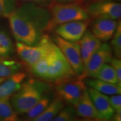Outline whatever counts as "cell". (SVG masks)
Masks as SVG:
<instances>
[{"label": "cell", "instance_id": "11", "mask_svg": "<svg viewBox=\"0 0 121 121\" xmlns=\"http://www.w3.org/2000/svg\"><path fill=\"white\" fill-rule=\"evenodd\" d=\"M74 107L78 117L91 120H104L95 107L87 89L85 91L82 97Z\"/></svg>", "mask_w": 121, "mask_h": 121}, {"label": "cell", "instance_id": "7", "mask_svg": "<svg viewBox=\"0 0 121 121\" xmlns=\"http://www.w3.org/2000/svg\"><path fill=\"white\" fill-rule=\"evenodd\" d=\"M55 93L65 102L72 105L78 103L87 89L86 84L79 78L54 85Z\"/></svg>", "mask_w": 121, "mask_h": 121}, {"label": "cell", "instance_id": "3", "mask_svg": "<svg viewBox=\"0 0 121 121\" xmlns=\"http://www.w3.org/2000/svg\"><path fill=\"white\" fill-rule=\"evenodd\" d=\"M48 10L51 18L45 32H51L58 25L66 22L90 19L86 9L77 3H51Z\"/></svg>", "mask_w": 121, "mask_h": 121}, {"label": "cell", "instance_id": "14", "mask_svg": "<svg viewBox=\"0 0 121 121\" xmlns=\"http://www.w3.org/2000/svg\"><path fill=\"white\" fill-rule=\"evenodd\" d=\"M87 89L95 107L104 120H110L114 110L110 105L108 96L91 87Z\"/></svg>", "mask_w": 121, "mask_h": 121}, {"label": "cell", "instance_id": "28", "mask_svg": "<svg viewBox=\"0 0 121 121\" xmlns=\"http://www.w3.org/2000/svg\"><path fill=\"white\" fill-rule=\"evenodd\" d=\"M109 100L110 105L114 111L121 110V94H116L112 95L109 97Z\"/></svg>", "mask_w": 121, "mask_h": 121}, {"label": "cell", "instance_id": "31", "mask_svg": "<svg viewBox=\"0 0 121 121\" xmlns=\"http://www.w3.org/2000/svg\"><path fill=\"white\" fill-rule=\"evenodd\" d=\"M55 2L58 3H69V2H74L78 0H54Z\"/></svg>", "mask_w": 121, "mask_h": 121}, {"label": "cell", "instance_id": "25", "mask_svg": "<svg viewBox=\"0 0 121 121\" xmlns=\"http://www.w3.org/2000/svg\"><path fill=\"white\" fill-rule=\"evenodd\" d=\"M76 112L73 105L64 107L58 114L52 119L53 121H71L77 119Z\"/></svg>", "mask_w": 121, "mask_h": 121}, {"label": "cell", "instance_id": "13", "mask_svg": "<svg viewBox=\"0 0 121 121\" xmlns=\"http://www.w3.org/2000/svg\"><path fill=\"white\" fill-rule=\"evenodd\" d=\"M116 20L104 19L95 20L91 28V33L101 42H107L111 39L116 30Z\"/></svg>", "mask_w": 121, "mask_h": 121}, {"label": "cell", "instance_id": "19", "mask_svg": "<svg viewBox=\"0 0 121 121\" xmlns=\"http://www.w3.org/2000/svg\"><path fill=\"white\" fill-rule=\"evenodd\" d=\"M54 98V93L52 90L50 91L44 95L31 108L25 113L26 119L28 121H33L37 116L41 114L49 105Z\"/></svg>", "mask_w": 121, "mask_h": 121}, {"label": "cell", "instance_id": "26", "mask_svg": "<svg viewBox=\"0 0 121 121\" xmlns=\"http://www.w3.org/2000/svg\"><path fill=\"white\" fill-rule=\"evenodd\" d=\"M16 8V0H0V19L8 17Z\"/></svg>", "mask_w": 121, "mask_h": 121}, {"label": "cell", "instance_id": "24", "mask_svg": "<svg viewBox=\"0 0 121 121\" xmlns=\"http://www.w3.org/2000/svg\"><path fill=\"white\" fill-rule=\"evenodd\" d=\"M110 47L116 58H121V19L117 22L116 30L111 38Z\"/></svg>", "mask_w": 121, "mask_h": 121}, {"label": "cell", "instance_id": "1", "mask_svg": "<svg viewBox=\"0 0 121 121\" xmlns=\"http://www.w3.org/2000/svg\"><path fill=\"white\" fill-rule=\"evenodd\" d=\"M13 37L18 42L35 45L45 33L51 18L47 7L26 2L7 17Z\"/></svg>", "mask_w": 121, "mask_h": 121}, {"label": "cell", "instance_id": "23", "mask_svg": "<svg viewBox=\"0 0 121 121\" xmlns=\"http://www.w3.org/2000/svg\"><path fill=\"white\" fill-rule=\"evenodd\" d=\"M0 47L3 58H9L14 52V46L8 34L4 30H0Z\"/></svg>", "mask_w": 121, "mask_h": 121}, {"label": "cell", "instance_id": "9", "mask_svg": "<svg viewBox=\"0 0 121 121\" xmlns=\"http://www.w3.org/2000/svg\"><path fill=\"white\" fill-rule=\"evenodd\" d=\"M112 56V49L110 44L105 42L102 44L85 65L82 73L78 77V78L83 80L88 78H93L103 65L109 63Z\"/></svg>", "mask_w": 121, "mask_h": 121}, {"label": "cell", "instance_id": "12", "mask_svg": "<svg viewBox=\"0 0 121 121\" xmlns=\"http://www.w3.org/2000/svg\"><path fill=\"white\" fill-rule=\"evenodd\" d=\"M79 45L82 63L85 67L93 54L102 45V42L94 36L90 30H86L77 42Z\"/></svg>", "mask_w": 121, "mask_h": 121}, {"label": "cell", "instance_id": "29", "mask_svg": "<svg viewBox=\"0 0 121 121\" xmlns=\"http://www.w3.org/2000/svg\"><path fill=\"white\" fill-rule=\"evenodd\" d=\"M26 2L33 3L42 6L47 7L51 4V0H22Z\"/></svg>", "mask_w": 121, "mask_h": 121}, {"label": "cell", "instance_id": "6", "mask_svg": "<svg viewBox=\"0 0 121 121\" xmlns=\"http://www.w3.org/2000/svg\"><path fill=\"white\" fill-rule=\"evenodd\" d=\"M85 9L89 17L95 20H119L121 17V3L112 0L93 1Z\"/></svg>", "mask_w": 121, "mask_h": 121}, {"label": "cell", "instance_id": "30", "mask_svg": "<svg viewBox=\"0 0 121 121\" xmlns=\"http://www.w3.org/2000/svg\"><path fill=\"white\" fill-rule=\"evenodd\" d=\"M110 120L113 121H121V110L114 111L112 117Z\"/></svg>", "mask_w": 121, "mask_h": 121}, {"label": "cell", "instance_id": "32", "mask_svg": "<svg viewBox=\"0 0 121 121\" xmlns=\"http://www.w3.org/2000/svg\"><path fill=\"white\" fill-rule=\"evenodd\" d=\"M7 78H2V77H0V84H1V83H2Z\"/></svg>", "mask_w": 121, "mask_h": 121}, {"label": "cell", "instance_id": "10", "mask_svg": "<svg viewBox=\"0 0 121 121\" xmlns=\"http://www.w3.org/2000/svg\"><path fill=\"white\" fill-rule=\"evenodd\" d=\"M90 24V19L87 20L73 21L58 25L52 31L55 35L65 40L78 42L87 30Z\"/></svg>", "mask_w": 121, "mask_h": 121}, {"label": "cell", "instance_id": "8", "mask_svg": "<svg viewBox=\"0 0 121 121\" xmlns=\"http://www.w3.org/2000/svg\"><path fill=\"white\" fill-rule=\"evenodd\" d=\"M52 39L71 66L78 78L82 73L84 66L78 43L67 41L56 35Z\"/></svg>", "mask_w": 121, "mask_h": 121}, {"label": "cell", "instance_id": "22", "mask_svg": "<svg viewBox=\"0 0 121 121\" xmlns=\"http://www.w3.org/2000/svg\"><path fill=\"white\" fill-rule=\"evenodd\" d=\"M93 78L105 82L118 85L117 77L113 68L108 63H105L100 68Z\"/></svg>", "mask_w": 121, "mask_h": 121}, {"label": "cell", "instance_id": "27", "mask_svg": "<svg viewBox=\"0 0 121 121\" xmlns=\"http://www.w3.org/2000/svg\"><path fill=\"white\" fill-rule=\"evenodd\" d=\"M110 66L113 68L117 75L118 85L121 86V59L116 58H112L109 63Z\"/></svg>", "mask_w": 121, "mask_h": 121}, {"label": "cell", "instance_id": "15", "mask_svg": "<svg viewBox=\"0 0 121 121\" xmlns=\"http://www.w3.org/2000/svg\"><path fill=\"white\" fill-rule=\"evenodd\" d=\"M57 48L58 47L55 44L52 49L44 56L33 65L28 66L30 73L37 78L44 81L48 68L55 57Z\"/></svg>", "mask_w": 121, "mask_h": 121}, {"label": "cell", "instance_id": "20", "mask_svg": "<svg viewBox=\"0 0 121 121\" xmlns=\"http://www.w3.org/2000/svg\"><path fill=\"white\" fill-rule=\"evenodd\" d=\"M22 69V65L19 62L0 57V77L7 78L20 72Z\"/></svg>", "mask_w": 121, "mask_h": 121}, {"label": "cell", "instance_id": "18", "mask_svg": "<svg viewBox=\"0 0 121 121\" xmlns=\"http://www.w3.org/2000/svg\"><path fill=\"white\" fill-rule=\"evenodd\" d=\"M65 102L61 98L57 96L54 98L49 105L41 114L33 119L34 121H52L60 110L65 107Z\"/></svg>", "mask_w": 121, "mask_h": 121}, {"label": "cell", "instance_id": "2", "mask_svg": "<svg viewBox=\"0 0 121 121\" xmlns=\"http://www.w3.org/2000/svg\"><path fill=\"white\" fill-rule=\"evenodd\" d=\"M52 89L51 84L46 81L30 78L22 82L19 90L11 96L10 102L18 114H25Z\"/></svg>", "mask_w": 121, "mask_h": 121}, {"label": "cell", "instance_id": "16", "mask_svg": "<svg viewBox=\"0 0 121 121\" xmlns=\"http://www.w3.org/2000/svg\"><path fill=\"white\" fill-rule=\"evenodd\" d=\"M25 78L26 73L22 71L7 78L0 84V99H10L19 90Z\"/></svg>", "mask_w": 121, "mask_h": 121}, {"label": "cell", "instance_id": "17", "mask_svg": "<svg viewBox=\"0 0 121 121\" xmlns=\"http://www.w3.org/2000/svg\"><path fill=\"white\" fill-rule=\"evenodd\" d=\"M89 87L95 89L105 95H113L121 94V86L118 84L107 82L98 78H89L85 83Z\"/></svg>", "mask_w": 121, "mask_h": 121}, {"label": "cell", "instance_id": "5", "mask_svg": "<svg viewBox=\"0 0 121 121\" xmlns=\"http://www.w3.org/2000/svg\"><path fill=\"white\" fill-rule=\"evenodd\" d=\"M78 78V76L58 47L51 62L44 81L54 85Z\"/></svg>", "mask_w": 121, "mask_h": 121}, {"label": "cell", "instance_id": "4", "mask_svg": "<svg viewBox=\"0 0 121 121\" xmlns=\"http://www.w3.org/2000/svg\"><path fill=\"white\" fill-rule=\"evenodd\" d=\"M55 43L48 34H44L35 45H28L17 41L15 49L18 56L28 66L33 65L49 52Z\"/></svg>", "mask_w": 121, "mask_h": 121}, {"label": "cell", "instance_id": "33", "mask_svg": "<svg viewBox=\"0 0 121 121\" xmlns=\"http://www.w3.org/2000/svg\"><path fill=\"white\" fill-rule=\"evenodd\" d=\"M0 57H2V58H3V54H2V50H1V47H0Z\"/></svg>", "mask_w": 121, "mask_h": 121}, {"label": "cell", "instance_id": "21", "mask_svg": "<svg viewBox=\"0 0 121 121\" xmlns=\"http://www.w3.org/2000/svg\"><path fill=\"white\" fill-rule=\"evenodd\" d=\"M10 99H0V121H16L19 120L18 114L13 109Z\"/></svg>", "mask_w": 121, "mask_h": 121}, {"label": "cell", "instance_id": "34", "mask_svg": "<svg viewBox=\"0 0 121 121\" xmlns=\"http://www.w3.org/2000/svg\"><path fill=\"white\" fill-rule=\"evenodd\" d=\"M94 1H96V0H94Z\"/></svg>", "mask_w": 121, "mask_h": 121}]
</instances>
